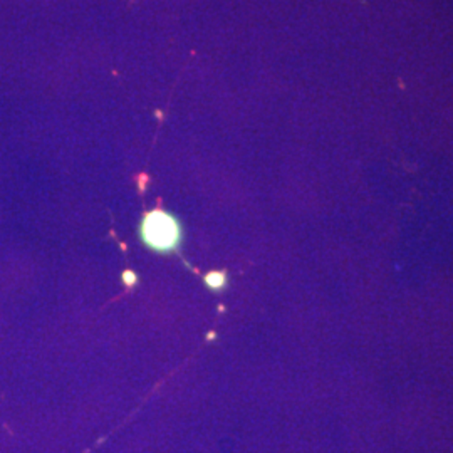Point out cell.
I'll return each mask as SVG.
<instances>
[{
	"label": "cell",
	"instance_id": "obj_1",
	"mask_svg": "<svg viewBox=\"0 0 453 453\" xmlns=\"http://www.w3.org/2000/svg\"><path fill=\"white\" fill-rule=\"evenodd\" d=\"M140 241L157 254H175L183 242V228L170 211L157 209L148 211L140 222Z\"/></svg>",
	"mask_w": 453,
	"mask_h": 453
},
{
	"label": "cell",
	"instance_id": "obj_2",
	"mask_svg": "<svg viewBox=\"0 0 453 453\" xmlns=\"http://www.w3.org/2000/svg\"><path fill=\"white\" fill-rule=\"evenodd\" d=\"M205 280V286L213 292L224 291L226 288V273H220V271H213L203 277Z\"/></svg>",
	"mask_w": 453,
	"mask_h": 453
},
{
	"label": "cell",
	"instance_id": "obj_3",
	"mask_svg": "<svg viewBox=\"0 0 453 453\" xmlns=\"http://www.w3.org/2000/svg\"><path fill=\"white\" fill-rule=\"evenodd\" d=\"M123 282H125L127 286H130V288H134V286L138 284V277H136V274H134L133 271H125V273H123Z\"/></svg>",
	"mask_w": 453,
	"mask_h": 453
}]
</instances>
